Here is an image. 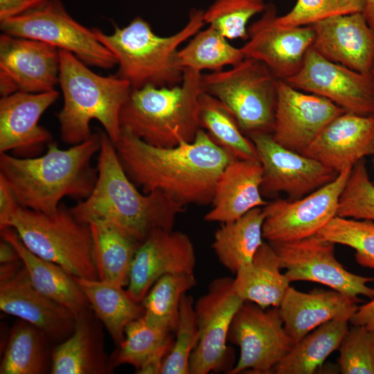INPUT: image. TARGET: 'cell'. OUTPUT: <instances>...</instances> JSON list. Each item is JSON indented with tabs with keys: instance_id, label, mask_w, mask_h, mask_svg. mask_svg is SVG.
Here are the masks:
<instances>
[{
	"instance_id": "9",
	"label": "cell",
	"mask_w": 374,
	"mask_h": 374,
	"mask_svg": "<svg viewBox=\"0 0 374 374\" xmlns=\"http://www.w3.org/2000/svg\"><path fill=\"white\" fill-rule=\"evenodd\" d=\"M0 28L3 33L42 41L69 51L87 66L109 69L117 64L92 29L74 19L60 0H48L36 10L2 21Z\"/></svg>"
},
{
	"instance_id": "36",
	"label": "cell",
	"mask_w": 374,
	"mask_h": 374,
	"mask_svg": "<svg viewBox=\"0 0 374 374\" xmlns=\"http://www.w3.org/2000/svg\"><path fill=\"white\" fill-rule=\"evenodd\" d=\"M178 58L184 69L201 72L202 70L220 71L226 66H235L244 56L241 48H235L211 26L199 31L181 50Z\"/></svg>"
},
{
	"instance_id": "33",
	"label": "cell",
	"mask_w": 374,
	"mask_h": 374,
	"mask_svg": "<svg viewBox=\"0 0 374 374\" xmlns=\"http://www.w3.org/2000/svg\"><path fill=\"white\" fill-rule=\"evenodd\" d=\"M89 225L98 279L123 287L127 284L131 264L141 244L103 222H91Z\"/></svg>"
},
{
	"instance_id": "32",
	"label": "cell",
	"mask_w": 374,
	"mask_h": 374,
	"mask_svg": "<svg viewBox=\"0 0 374 374\" xmlns=\"http://www.w3.org/2000/svg\"><path fill=\"white\" fill-rule=\"evenodd\" d=\"M348 321L333 320L315 328L295 343L274 366L276 374H312L334 351L338 350L348 330Z\"/></svg>"
},
{
	"instance_id": "12",
	"label": "cell",
	"mask_w": 374,
	"mask_h": 374,
	"mask_svg": "<svg viewBox=\"0 0 374 374\" xmlns=\"http://www.w3.org/2000/svg\"><path fill=\"white\" fill-rule=\"evenodd\" d=\"M353 168L297 199H276L263 208V239L268 242L301 240L317 233L337 215L341 191Z\"/></svg>"
},
{
	"instance_id": "14",
	"label": "cell",
	"mask_w": 374,
	"mask_h": 374,
	"mask_svg": "<svg viewBox=\"0 0 374 374\" xmlns=\"http://www.w3.org/2000/svg\"><path fill=\"white\" fill-rule=\"evenodd\" d=\"M294 88L328 99L346 112L374 115V73H362L308 50L299 71L287 79Z\"/></svg>"
},
{
	"instance_id": "11",
	"label": "cell",
	"mask_w": 374,
	"mask_h": 374,
	"mask_svg": "<svg viewBox=\"0 0 374 374\" xmlns=\"http://www.w3.org/2000/svg\"><path fill=\"white\" fill-rule=\"evenodd\" d=\"M269 243L290 283H320L357 300L359 295L374 298V289L367 285L374 281V277L357 275L346 269L335 258V244L317 234L294 241Z\"/></svg>"
},
{
	"instance_id": "20",
	"label": "cell",
	"mask_w": 374,
	"mask_h": 374,
	"mask_svg": "<svg viewBox=\"0 0 374 374\" xmlns=\"http://www.w3.org/2000/svg\"><path fill=\"white\" fill-rule=\"evenodd\" d=\"M196 258L189 236L181 231L157 229L138 247L130 269L127 292L137 303L161 276L194 272Z\"/></svg>"
},
{
	"instance_id": "10",
	"label": "cell",
	"mask_w": 374,
	"mask_h": 374,
	"mask_svg": "<svg viewBox=\"0 0 374 374\" xmlns=\"http://www.w3.org/2000/svg\"><path fill=\"white\" fill-rule=\"evenodd\" d=\"M228 341L240 348L238 360L230 374L247 371L271 373L294 344L285 330L278 307L264 309L250 301H244L236 312Z\"/></svg>"
},
{
	"instance_id": "29",
	"label": "cell",
	"mask_w": 374,
	"mask_h": 374,
	"mask_svg": "<svg viewBox=\"0 0 374 374\" xmlns=\"http://www.w3.org/2000/svg\"><path fill=\"white\" fill-rule=\"evenodd\" d=\"M74 278L117 346L125 338L127 326L143 316L142 304L133 300L123 286L99 279Z\"/></svg>"
},
{
	"instance_id": "26",
	"label": "cell",
	"mask_w": 374,
	"mask_h": 374,
	"mask_svg": "<svg viewBox=\"0 0 374 374\" xmlns=\"http://www.w3.org/2000/svg\"><path fill=\"white\" fill-rule=\"evenodd\" d=\"M262 168L258 161L235 159L220 177L204 220L208 222L234 221L253 208L268 203L261 193Z\"/></svg>"
},
{
	"instance_id": "35",
	"label": "cell",
	"mask_w": 374,
	"mask_h": 374,
	"mask_svg": "<svg viewBox=\"0 0 374 374\" xmlns=\"http://www.w3.org/2000/svg\"><path fill=\"white\" fill-rule=\"evenodd\" d=\"M197 284L194 273L166 274L150 289L141 304L143 318L152 324L175 332L182 296Z\"/></svg>"
},
{
	"instance_id": "30",
	"label": "cell",
	"mask_w": 374,
	"mask_h": 374,
	"mask_svg": "<svg viewBox=\"0 0 374 374\" xmlns=\"http://www.w3.org/2000/svg\"><path fill=\"white\" fill-rule=\"evenodd\" d=\"M262 207L251 209L241 217L222 223L215 231L213 249L220 262L232 274L252 261L263 242Z\"/></svg>"
},
{
	"instance_id": "50",
	"label": "cell",
	"mask_w": 374,
	"mask_h": 374,
	"mask_svg": "<svg viewBox=\"0 0 374 374\" xmlns=\"http://www.w3.org/2000/svg\"><path fill=\"white\" fill-rule=\"evenodd\" d=\"M373 165H374V157H373ZM373 183H374V181H373Z\"/></svg>"
},
{
	"instance_id": "4",
	"label": "cell",
	"mask_w": 374,
	"mask_h": 374,
	"mask_svg": "<svg viewBox=\"0 0 374 374\" xmlns=\"http://www.w3.org/2000/svg\"><path fill=\"white\" fill-rule=\"evenodd\" d=\"M204 12L192 8L186 24L167 37L155 34L141 17H134L123 28L113 24L114 31L110 35L97 28L91 29L116 59L118 69L115 75L127 81L132 90L147 85L171 87L181 84L184 78L178 47L206 24Z\"/></svg>"
},
{
	"instance_id": "38",
	"label": "cell",
	"mask_w": 374,
	"mask_h": 374,
	"mask_svg": "<svg viewBox=\"0 0 374 374\" xmlns=\"http://www.w3.org/2000/svg\"><path fill=\"white\" fill-rule=\"evenodd\" d=\"M317 235L335 244L355 249L356 262L374 269V221L336 215Z\"/></svg>"
},
{
	"instance_id": "43",
	"label": "cell",
	"mask_w": 374,
	"mask_h": 374,
	"mask_svg": "<svg viewBox=\"0 0 374 374\" xmlns=\"http://www.w3.org/2000/svg\"><path fill=\"white\" fill-rule=\"evenodd\" d=\"M353 326L338 348L339 370L343 374H374V330Z\"/></svg>"
},
{
	"instance_id": "41",
	"label": "cell",
	"mask_w": 374,
	"mask_h": 374,
	"mask_svg": "<svg viewBox=\"0 0 374 374\" xmlns=\"http://www.w3.org/2000/svg\"><path fill=\"white\" fill-rule=\"evenodd\" d=\"M337 215L374 221V183L365 159L353 168L340 195Z\"/></svg>"
},
{
	"instance_id": "49",
	"label": "cell",
	"mask_w": 374,
	"mask_h": 374,
	"mask_svg": "<svg viewBox=\"0 0 374 374\" xmlns=\"http://www.w3.org/2000/svg\"><path fill=\"white\" fill-rule=\"evenodd\" d=\"M363 14L369 26L374 30V0H366Z\"/></svg>"
},
{
	"instance_id": "3",
	"label": "cell",
	"mask_w": 374,
	"mask_h": 374,
	"mask_svg": "<svg viewBox=\"0 0 374 374\" xmlns=\"http://www.w3.org/2000/svg\"><path fill=\"white\" fill-rule=\"evenodd\" d=\"M100 148L99 131L66 150L51 142L45 154L34 157L2 153L0 174L21 206L53 214L64 197L84 199L90 195L98 177L91 159Z\"/></svg>"
},
{
	"instance_id": "8",
	"label": "cell",
	"mask_w": 374,
	"mask_h": 374,
	"mask_svg": "<svg viewBox=\"0 0 374 374\" xmlns=\"http://www.w3.org/2000/svg\"><path fill=\"white\" fill-rule=\"evenodd\" d=\"M278 80L263 62L253 58L201 76L202 90L231 110L247 136L272 134Z\"/></svg>"
},
{
	"instance_id": "45",
	"label": "cell",
	"mask_w": 374,
	"mask_h": 374,
	"mask_svg": "<svg viewBox=\"0 0 374 374\" xmlns=\"http://www.w3.org/2000/svg\"><path fill=\"white\" fill-rule=\"evenodd\" d=\"M48 0H0V22L16 17L44 5Z\"/></svg>"
},
{
	"instance_id": "23",
	"label": "cell",
	"mask_w": 374,
	"mask_h": 374,
	"mask_svg": "<svg viewBox=\"0 0 374 374\" xmlns=\"http://www.w3.org/2000/svg\"><path fill=\"white\" fill-rule=\"evenodd\" d=\"M340 173L374 155V115L345 112L331 121L303 153Z\"/></svg>"
},
{
	"instance_id": "47",
	"label": "cell",
	"mask_w": 374,
	"mask_h": 374,
	"mask_svg": "<svg viewBox=\"0 0 374 374\" xmlns=\"http://www.w3.org/2000/svg\"><path fill=\"white\" fill-rule=\"evenodd\" d=\"M350 322L353 325L363 326L371 330H374V298L358 307Z\"/></svg>"
},
{
	"instance_id": "22",
	"label": "cell",
	"mask_w": 374,
	"mask_h": 374,
	"mask_svg": "<svg viewBox=\"0 0 374 374\" xmlns=\"http://www.w3.org/2000/svg\"><path fill=\"white\" fill-rule=\"evenodd\" d=\"M311 26V48L319 55L362 73H373L374 30L363 12L331 17Z\"/></svg>"
},
{
	"instance_id": "39",
	"label": "cell",
	"mask_w": 374,
	"mask_h": 374,
	"mask_svg": "<svg viewBox=\"0 0 374 374\" xmlns=\"http://www.w3.org/2000/svg\"><path fill=\"white\" fill-rule=\"evenodd\" d=\"M266 6L263 0H214L204 11V20L226 39L247 40L249 20Z\"/></svg>"
},
{
	"instance_id": "24",
	"label": "cell",
	"mask_w": 374,
	"mask_h": 374,
	"mask_svg": "<svg viewBox=\"0 0 374 374\" xmlns=\"http://www.w3.org/2000/svg\"><path fill=\"white\" fill-rule=\"evenodd\" d=\"M359 301L334 290L303 292L290 286L278 308L285 330L295 344L328 321H350Z\"/></svg>"
},
{
	"instance_id": "18",
	"label": "cell",
	"mask_w": 374,
	"mask_h": 374,
	"mask_svg": "<svg viewBox=\"0 0 374 374\" xmlns=\"http://www.w3.org/2000/svg\"><path fill=\"white\" fill-rule=\"evenodd\" d=\"M262 12L259 19L247 27L248 41L241 49L244 58L263 62L277 79L286 80L302 67L314 41V29L312 26H278L273 3L267 4Z\"/></svg>"
},
{
	"instance_id": "1",
	"label": "cell",
	"mask_w": 374,
	"mask_h": 374,
	"mask_svg": "<svg viewBox=\"0 0 374 374\" xmlns=\"http://www.w3.org/2000/svg\"><path fill=\"white\" fill-rule=\"evenodd\" d=\"M114 143L125 172L143 193L161 191L184 207L211 204L220 177L236 159L202 129L193 142L172 148L151 145L123 130Z\"/></svg>"
},
{
	"instance_id": "16",
	"label": "cell",
	"mask_w": 374,
	"mask_h": 374,
	"mask_svg": "<svg viewBox=\"0 0 374 374\" xmlns=\"http://www.w3.org/2000/svg\"><path fill=\"white\" fill-rule=\"evenodd\" d=\"M0 308L36 326L57 344L68 338L75 326L73 312L35 287L21 260L1 265Z\"/></svg>"
},
{
	"instance_id": "5",
	"label": "cell",
	"mask_w": 374,
	"mask_h": 374,
	"mask_svg": "<svg viewBox=\"0 0 374 374\" xmlns=\"http://www.w3.org/2000/svg\"><path fill=\"white\" fill-rule=\"evenodd\" d=\"M59 84L63 106L56 114L62 140L73 145L89 139V123L98 121L116 143L121 134L119 114L132 91L116 75L103 76L90 70L71 53L59 49Z\"/></svg>"
},
{
	"instance_id": "21",
	"label": "cell",
	"mask_w": 374,
	"mask_h": 374,
	"mask_svg": "<svg viewBox=\"0 0 374 374\" xmlns=\"http://www.w3.org/2000/svg\"><path fill=\"white\" fill-rule=\"evenodd\" d=\"M58 97L55 89L1 96L0 154L11 152L13 156L22 158L39 156L52 142V135L39 125V120Z\"/></svg>"
},
{
	"instance_id": "17",
	"label": "cell",
	"mask_w": 374,
	"mask_h": 374,
	"mask_svg": "<svg viewBox=\"0 0 374 374\" xmlns=\"http://www.w3.org/2000/svg\"><path fill=\"white\" fill-rule=\"evenodd\" d=\"M59 49L42 41L0 35V93H42L59 83Z\"/></svg>"
},
{
	"instance_id": "7",
	"label": "cell",
	"mask_w": 374,
	"mask_h": 374,
	"mask_svg": "<svg viewBox=\"0 0 374 374\" xmlns=\"http://www.w3.org/2000/svg\"><path fill=\"white\" fill-rule=\"evenodd\" d=\"M7 227L14 229L28 249L39 258L74 277L98 279L90 226L77 220L65 204L60 203L53 214L20 206Z\"/></svg>"
},
{
	"instance_id": "40",
	"label": "cell",
	"mask_w": 374,
	"mask_h": 374,
	"mask_svg": "<svg viewBox=\"0 0 374 374\" xmlns=\"http://www.w3.org/2000/svg\"><path fill=\"white\" fill-rule=\"evenodd\" d=\"M175 340L162 364L160 374H189L191 355L195 348L199 331L192 296L184 294L179 306Z\"/></svg>"
},
{
	"instance_id": "42",
	"label": "cell",
	"mask_w": 374,
	"mask_h": 374,
	"mask_svg": "<svg viewBox=\"0 0 374 374\" xmlns=\"http://www.w3.org/2000/svg\"><path fill=\"white\" fill-rule=\"evenodd\" d=\"M366 0H297L292 9L277 16L282 27L311 26L321 20L356 12H364Z\"/></svg>"
},
{
	"instance_id": "48",
	"label": "cell",
	"mask_w": 374,
	"mask_h": 374,
	"mask_svg": "<svg viewBox=\"0 0 374 374\" xmlns=\"http://www.w3.org/2000/svg\"><path fill=\"white\" fill-rule=\"evenodd\" d=\"M20 260V256L14 246L9 241L1 238L0 242L1 265L15 263Z\"/></svg>"
},
{
	"instance_id": "51",
	"label": "cell",
	"mask_w": 374,
	"mask_h": 374,
	"mask_svg": "<svg viewBox=\"0 0 374 374\" xmlns=\"http://www.w3.org/2000/svg\"><path fill=\"white\" fill-rule=\"evenodd\" d=\"M373 72L374 73V67H373Z\"/></svg>"
},
{
	"instance_id": "2",
	"label": "cell",
	"mask_w": 374,
	"mask_h": 374,
	"mask_svg": "<svg viewBox=\"0 0 374 374\" xmlns=\"http://www.w3.org/2000/svg\"><path fill=\"white\" fill-rule=\"evenodd\" d=\"M100 134L97 179L90 195L70 208L75 218L86 224L103 222L140 244L157 229L172 230L185 207L161 191L140 192L114 142L105 132Z\"/></svg>"
},
{
	"instance_id": "37",
	"label": "cell",
	"mask_w": 374,
	"mask_h": 374,
	"mask_svg": "<svg viewBox=\"0 0 374 374\" xmlns=\"http://www.w3.org/2000/svg\"><path fill=\"white\" fill-rule=\"evenodd\" d=\"M172 333L148 323L143 316L132 321L125 328L123 341L109 357L112 367L129 364L136 371L172 337Z\"/></svg>"
},
{
	"instance_id": "34",
	"label": "cell",
	"mask_w": 374,
	"mask_h": 374,
	"mask_svg": "<svg viewBox=\"0 0 374 374\" xmlns=\"http://www.w3.org/2000/svg\"><path fill=\"white\" fill-rule=\"evenodd\" d=\"M198 117L200 129L236 159L259 161L253 143L242 132L231 110L204 91L199 97Z\"/></svg>"
},
{
	"instance_id": "6",
	"label": "cell",
	"mask_w": 374,
	"mask_h": 374,
	"mask_svg": "<svg viewBox=\"0 0 374 374\" xmlns=\"http://www.w3.org/2000/svg\"><path fill=\"white\" fill-rule=\"evenodd\" d=\"M201 72L184 69L181 84L132 90L119 114L121 130L159 148L193 142L199 130Z\"/></svg>"
},
{
	"instance_id": "28",
	"label": "cell",
	"mask_w": 374,
	"mask_h": 374,
	"mask_svg": "<svg viewBox=\"0 0 374 374\" xmlns=\"http://www.w3.org/2000/svg\"><path fill=\"white\" fill-rule=\"evenodd\" d=\"M279 258L268 242L263 241L252 261L240 268L233 280V289L244 301L266 309L279 307L290 281L280 271Z\"/></svg>"
},
{
	"instance_id": "25",
	"label": "cell",
	"mask_w": 374,
	"mask_h": 374,
	"mask_svg": "<svg viewBox=\"0 0 374 374\" xmlns=\"http://www.w3.org/2000/svg\"><path fill=\"white\" fill-rule=\"evenodd\" d=\"M102 323L91 308L75 317L71 335L52 350V374H109L114 369L105 350Z\"/></svg>"
},
{
	"instance_id": "15",
	"label": "cell",
	"mask_w": 374,
	"mask_h": 374,
	"mask_svg": "<svg viewBox=\"0 0 374 374\" xmlns=\"http://www.w3.org/2000/svg\"><path fill=\"white\" fill-rule=\"evenodd\" d=\"M248 137L262 168V195L283 192L289 199H300L332 181L338 175L321 163L283 147L270 134Z\"/></svg>"
},
{
	"instance_id": "19",
	"label": "cell",
	"mask_w": 374,
	"mask_h": 374,
	"mask_svg": "<svg viewBox=\"0 0 374 374\" xmlns=\"http://www.w3.org/2000/svg\"><path fill=\"white\" fill-rule=\"evenodd\" d=\"M345 112L327 98L278 80L271 136L283 147L303 154L331 121Z\"/></svg>"
},
{
	"instance_id": "27",
	"label": "cell",
	"mask_w": 374,
	"mask_h": 374,
	"mask_svg": "<svg viewBox=\"0 0 374 374\" xmlns=\"http://www.w3.org/2000/svg\"><path fill=\"white\" fill-rule=\"evenodd\" d=\"M1 236L16 249L31 283L38 291L66 308L75 317L90 308L74 276L58 265L28 250L14 229H1Z\"/></svg>"
},
{
	"instance_id": "46",
	"label": "cell",
	"mask_w": 374,
	"mask_h": 374,
	"mask_svg": "<svg viewBox=\"0 0 374 374\" xmlns=\"http://www.w3.org/2000/svg\"><path fill=\"white\" fill-rule=\"evenodd\" d=\"M172 343L173 338L172 337L136 373L139 374H160L162 364L172 346Z\"/></svg>"
},
{
	"instance_id": "44",
	"label": "cell",
	"mask_w": 374,
	"mask_h": 374,
	"mask_svg": "<svg viewBox=\"0 0 374 374\" xmlns=\"http://www.w3.org/2000/svg\"><path fill=\"white\" fill-rule=\"evenodd\" d=\"M20 204L9 183L0 174V229L7 227Z\"/></svg>"
},
{
	"instance_id": "31",
	"label": "cell",
	"mask_w": 374,
	"mask_h": 374,
	"mask_svg": "<svg viewBox=\"0 0 374 374\" xmlns=\"http://www.w3.org/2000/svg\"><path fill=\"white\" fill-rule=\"evenodd\" d=\"M53 342L40 329L19 319L13 325L0 365L1 374L51 372Z\"/></svg>"
},
{
	"instance_id": "13",
	"label": "cell",
	"mask_w": 374,
	"mask_h": 374,
	"mask_svg": "<svg viewBox=\"0 0 374 374\" xmlns=\"http://www.w3.org/2000/svg\"><path fill=\"white\" fill-rule=\"evenodd\" d=\"M233 280L229 277L215 278L195 303L199 339L190 359V374L217 371L228 362L229 329L244 302L234 292Z\"/></svg>"
}]
</instances>
